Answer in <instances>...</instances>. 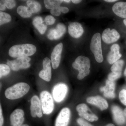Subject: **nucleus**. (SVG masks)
Segmentation results:
<instances>
[{
  "mask_svg": "<svg viewBox=\"0 0 126 126\" xmlns=\"http://www.w3.org/2000/svg\"><path fill=\"white\" fill-rule=\"evenodd\" d=\"M30 89L29 85L27 83H19L7 88L5 91V96L11 100L19 99L27 93Z\"/></svg>",
  "mask_w": 126,
  "mask_h": 126,
  "instance_id": "obj_2",
  "label": "nucleus"
},
{
  "mask_svg": "<svg viewBox=\"0 0 126 126\" xmlns=\"http://www.w3.org/2000/svg\"><path fill=\"white\" fill-rule=\"evenodd\" d=\"M11 20V16L5 12H0V25L9 23Z\"/></svg>",
  "mask_w": 126,
  "mask_h": 126,
  "instance_id": "obj_27",
  "label": "nucleus"
},
{
  "mask_svg": "<svg viewBox=\"0 0 126 126\" xmlns=\"http://www.w3.org/2000/svg\"></svg>",
  "mask_w": 126,
  "mask_h": 126,
  "instance_id": "obj_47",
  "label": "nucleus"
},
{
  "mask_svg": "<svg viewBox=\"0 0 126 126\" xmlns=\"http://www.w3.org/2000/svg\"><path fill=\"white\" fill-rule=\"evenodd\" d=\"M68 90L67 87L64 84L55 85L53 90V96L55 101L60 102L63 101L66 96Z\"/></svg>",
  "mask_w": 126,
  "mask_h": 126,
  "instance_id": "obj_7",
  "label": "nucleus"
},
{
  "mask_svg": "<svg viewBox=\"0 0 126 126\" xmlns=\"http://www.w3.org/2000/svg\"><path fill=\"white\" fill-rule=\"evenodd\" d=\"M2 1L4 3V4L8 9H12L14 8L16 5V1L13 0H3Z\"/></svg>",
  "mask_w": 126,
  "mask_h": 126,
  "instance_id": "obj_32",
  "label": "nucleus"
},
{
  "mask_svg": "<svg viewBox=\"0 0 126 126\" xmlns=\"http://www.w3.org/2000/svg\"><path fill=\"white\" fill-rule=\"evenodd\" d=\"M124 75L126 77V69H125V71H124Z\"/></svg>",
  "mask_w": 126,
  "mask_h": 126,
  "instance_id": "obj_45",
  "label": "nucleus"
},
{
  "mask_svg": "<svg viewBox=\"0 0 126 126\" xmlns=\"http://www.w3.org/2000/svg\"><path fill=\"white\" fill-rule=\"evenodd\" d=\"M65 32L66 28L65 25L62 23H59L55 29L50 31L48 34V38L50 40L58 39L63 36Z\"/></svg>",
  "mask_w": 126,
  "mask_h": 126,
  "instance_id": "obj_17",
  "label": "nucleus"
},
{
  "mask_svg": "<svg viewBox=\"0 0 126 126\" xmlns=\"http://www.w3.org/2000/svg\"><path fill=\"white\" fill-rule=\"evenodd\" d=\"M124 64V60H120L113 64L111 68L112 72H121Z\"/></svg>",
  "mask_w": 126,
  "mask_h": 126,
  "instance_id": "obj_26",
  "label": "nucleus"
},
{
  "mask_svg": "<svg viewBox=\"0 0 126 126\" xmlns=\"http://www.w3.org/2000/svg\"><path fill=\"white\" fill-rule=\"evenodd\" d=\"M55 19L51 16H46L45 19L46 23L48 25L53 24L55 22Z\"/></svg>",
  "mask_w": 126,
  "mask_h": 126,
  "instance_id": "obj_34",
  "label": "nucleus"
},
{
  "mask_svg": "<svg viewBox=\"0 0 126 126\" xmlns=\"http://www.w3.org/2000/svg\"><path fill=\"white\" fill-rule=\"evenodd\" d=\"M33 24L41 34H44L47 29V26L43 24V19L40 16H36L33 20Z\"/></svg>",
  "mask_w": 126,
  "mask_h": 126,
  "instance_id": "obj_21",
  "label": "nucleus"
},
{
  "mask_svg": "<svg viewBox=\"0 0 126 126\" xmlns=\"http://www.w3.org/2000/svg\"><path fill=\"white\" fill-rule=\"evenodd\" d=\"M68 29L69 33L70 36L75 38L81 37L83 33V28L81 24L78 22L69 24Z\"/></svg>",
  "mask_w": 126,
  "mask_h": 126,
  "instance_id": "obj_19",
  "label": "nucleus"
},
{
  "mask_svg": "<svg viewBox=\"0 0 126 126\" xmlns=\"http://www.w3.org/2000/svg\"><path fill=\"white\" fill-rule=\"evenodd\" d=\"M40 102L43 113L49 115L54 109V103L52 95L48 92L43 91L40 94Z\"/></svg>",
  "mask_w": 126,
  "mask_h": 126,
  "instance_id": "obj_5",
  "label": "nucleus"
},
{
  "mask_svg": "<svg viewBox=\"0 0 126 126\" xmlns=\"http://www.w3.org/2000/svg\"><path fill=\"white\" fill-rule=\"evenodd\" d=\"M60 10H61V12L64 14H66V13H68L69 11L67 7H61Z\"/></svg>",
  "mask_w": 126,
  "mask_h": 126,
  "instance_id": "obj_37",
  "label": "nucleus"
},
{
  "mask_svg": "<svg viewBox=\"0 0 126 126\" xmlns=\"http://www.w3.org/2000/svg\"><path fill=\"white\" fill-rule=\"evenodd\" d=\"M105 1L108 2H114L115 1H117L116 0H105Z\"/></svg>",
  "mask_w": 126,
  "mask_h": 126,
  "instance_id": "obj_40",
  "label": "nucleus"
},
{
  "mask_svg": "<svg viewBox=\"0 0 126 126\" xmlns=\"http://www.w3.org/2000/svg\"><path fill=\"white\" fill-rule=\"evenodd\" d=\"M60 8H61V6H60L51 9L50 10V13L53 15L56 16H59L61 13Z\"/></svg>",
  "mask_w": 126,
  "mask_h": 126,
  "instance_id": "obj_35",
  "label": "nucleus"
},
{
  "mask_svg": "<svg viewBox=\"0 0 126 126\" xmlns=\"http://www.w3.org/2000/svg\"><path fill=\"white\" fill-rule=\"evenodd\" d=\"M122 73L121 72H112L110 73L108 75L109 80L114 81L119 79Z\"/></svg>",
  "mask_w": 126,
  "mask_h": 126,
  "instance_id": "obj_29",
  "label": "nucleus"
},
{
  "mask_svg": "<svg viewBox=\"0 0 126 126\" xmlns=\"http://www.w3.org/2000/svg\"><path fill=\"white\" fill-rule=\"evenodd\" d=\"M88 103L97 106L101 110H106L108 107L107 101L100 96L89 97L87 99Z\"/></svg>",
  "mask_w": 126,
  "mask_h": 126,
  "instance_id": "obj_15",
  "label": "nucleus"
},
{
  "mask_svg": "<svg viewBox=\"0 0 126 126\" xmlns=\"http://www.w3.org/2000/svg\"><path fill=\"white\" fill-rule=\"evenodd\" d=\"M4 118L2 114V109L1 105L0 106V126H2L4 123Z\"/></svg>",
  "mask_w": 126,
  "mask_h": 126,
  "instance_id": "obj_36",
  "label": "nucleus"
},
{
  "mask_svg": "<svg viewBox=\"0 0 126 126\" xmlns=\"http://www.w3.org/2000/svg\"><path fill=\"white\" fill-rule=\"evenodd\" d=\"M112 9L115 15L126 19V2L120 1L115 3Z\"/></svg>",
  "mask_w": 126,
  "mask_h": 126,
  "instance_id": "obj_20",
  "label": "nucleus"
},
{
  "mask_svg": "<svg viewBox=\"0 0 126 126\" xmlns=\"http://www.w3.org/2000/svg\"><path fill=\"white\" fill-rule=\"evenodd\" d=\"M51 60L48 58H46L43 61V69L40 71L39 75L41 78L47 82H49L52 77Z\"/></svg>",
  "mask_w": 126,
  "mask_h": 126,
  "instance_id": "obj_12",
  "label": "nucleus"
},
{
  "mask_svg": "<svg viewBox=\"0 0 126 126\" xmlns=\"http://www.w3.org/2000/svg\"><path fill=\"white\" fill-rule=\"evenodd\" d=\"M115 82L108 79L106 81V86L100 88V90L103 92L104 96L106 97L113 98L115 97Z\"/></svg>",
  "mask_w": 126,
  "mask_h": 126,
  "instance_id": "obj_18",
  "label": "nucleus"
},
{
  "mask_svg": "<svg viewBox=\"0 0 126 126\" xmlns=\"http://www.w3.org/2000/svg\"><path fill=\"white\" fill-rule=\"evenodd\" d=\"M24 112L20 109H16L12 112L10 117L12 126H21L24 121Z\"/></svg>",
  "mask_w": 126,
  "mask_h": 126,
  "instance_id": "obj_13",
  "label": "nucleus"
},
{
  "mask_svg": "<svg viewBox=\"0 0 126 126\" xmlns=\"http://www.w3.org/2000/svg\"><path fill=\"white\" fill-rule=\"evenodd\" d=\"M63 46L62 43H59L55 46L51 54V61L54 69H56L59 65Z\"/></svg>",
  "mask_w": 126,
  "mask_h": 126,
  "instance_id": "obj_11",
  "label": "nucleus"
},
{
  "mask_svg": "<svg viewBox=\"0 0 126 126\" xmlns=\"http://www.w3.org/2000/svg\"><path fill=\"white\" fill-rule=\"evenodd\" d=\"M63 0H45L44 1L46 7L48 9H52L55 7H59Z\"/></svg>",
  "mask_w": 126,
  "mask_h": 126,
  "instance_id": "obj_24",
  "label": "nucleus"
},
{
  "mask_svg": "<svg viewBox=\"0 0 126 126\" xmlns=\"http://www.w3.org/2000/svg\"><path fill=\"white\" fill-rule=\"evenodd\" d=\"M70 116V109L64 108L61 110L55 121V126H68Z\"/></svg>",
  "mask_w": 126,
  "mask_h": 126,
  "instance_id": "obj_8",
  "label": "nucleus"
},
{
  "mask_svg": "<svg viewBox=\"0 0 126 126\" xmlns=\"http://www.w3.org/2000/svg\"><path fill=\"white\" fill-rule=\"evenodd\" d=\"M106 126H115L114 124H111V123H110V124H109L106 125Z\"/></svg>",
  "mask_w": 126,
  "mask_h": 126,
  "instance_id": "obj_41",
  "label": "nucleus"
},
{
  "mask_svg": "<svg viewBox=\"0 0 126 126\" xmlns=\"http://www.w3.org/2000/svg\"><path fill=\"white\" fill-rule=\"evenodd\" d=\"M90 49L94 54L96 61L98 63H102L103 61V58L101 34L99 33H96L93 36L90 43Z\"/></svg>",
  "mask_w": 126,
  "mask_h": 126,
  "instance_id": "obj_4",
  "label": "nucleus"
},
{
  "mask_svg": "<svg viewBox=\"0 0 126 126\" xmlns=\"http://www.w3.org/2000/svg\"><path fill=\"white\" fill-rule=\"evenodd\" d=\"M36 47L31 44L18 45L12 47L9 50V55L13 58L27 57L36 52Z\"/></svg>",
  "mask_w": 126,
  "mask_h": 126,
  "instance_id": "obj_1",
  "label": "nucleus"
},
{
  "mask_svg": "<svg viewBox=\"0 0 126 126\" xmlns=\"http://www.w3.org/2000/svg\"><path fill=\"white\" fill-rule=\"evenodd\" d=\"M77 122L80 126H93L92 124L81 118L77 119Z\"/></svg>",
  "mask_w": 126,
  "mask_h": 126,
  "instance_id": "obj_33",
  "label": "nucleus"
},
{
  "mask_svg": "<svg viewBox=\"0 0 126 126\" xmlns=\"http://www.w3.org/2000/svg\"><path fill=\"white\" fill-rule=\"evenodd\" d=\"M27 6L29 7L32 13H36L39 12L41 9V5L38 2L34 0H28L27 1Z\"/></svg>",
  "mask_w": 126,
  "mask_h": 126,
  "instance_id": "obj_23",
  "label": "nucleus"
},
{
  "mask_svg": "<svg viewBox=\"0 0 126 126\" xmlns=\"http://www.w3.org/2000/svg\"><path fill=\"white\" fill-rule=\"evenodd\" d=\"M31 114L33 117L41 118L43 116L42 107L40 100L38 97L35 95L31 99V105L30 106Z\"/></svg>",
  "mask_w": 126,
  "mask_h": 126,
  "instance_id": "obj_9",
  "label": "nucleus"
},
{
  "mask_svg": "<svg viewBox=\"0 0 126 126\" xmlns=\"http://www.w3.org/2000/svg\"><path fill=\"white\" fill-rule=\"evenodd\" d=\"M120 37V34L117 31L114 29L111 30L109 28L104 30L102 35L103 40L107 44L115 43L119 39Z\"/></svg>",
  "mask_w": 126,
  "mask_h": 126,
  "instance_id": "obj_10",
  "label": "nucleus"
},
{
  "mask_svg": "<svg viewBox=\"0 0 126 126\" xmlns=\"http://www.w3.org/2000/svg\"><path fill=\"white\" fill-rule=\"evenodd\" d=\"M72 66L75 69L79 70L78 79H83L89 75L90 73V60L83 56H79L72 64Z\"/></svg>",
  "mask_w": 126,
  "mask_h": 126,
  "instance_id": "obj_3",
  "label": "nucleus"
},
{
  "mask_svg": "<svg viewBox=\"0 0 126 126\" xmlns=\"http://www.w3.org/2000/svg\"><path fill=\"white\" fill-rule=\"evenodd\" d=\"M124 114L125 117H126V108L125 109L124 111Z\"/></svg>",
  "mask_w": 126,
  "mask_h": 126,
  "instance_id": "obj_42",
  "label": "nucleus"
},
{
  "mask_svg": "<svg viewBox=\"0 0 126 126\" xmlns=\"http://www.w3.org/2000/svg\"><path fill=\"white\" fill-rule=\"evenodd\" d=\"M21 126H29V125H27V124H23V125H22Z\"/></svg>",
  "mask_w": 126,
  "mask_h": 126,
  "instance_id": "obj_46",
  "label": "nucleus"
},
{
  "mask_svg": "<svg viewBox=\"0 0 126 126\" xmlns=\"http://www.w3.org/2000/svg\"><path fill=\"white\" fill-rule=\"evenodd\" d=\"M119 98L122 103L126 106V90L122 89L119 94Z\"/></svg>",
  "mask_w": 126,
  "mask_h": 126,
  "instance_id": "obj_31",
  "label": "nucleus"
},
{
  "mask_svg": "<svg viewBox=\"0 0 126 126\" xmlns=\"http://www.w3.org/2000/svg\"><path fill=\"white\" fill-rule=\"evenodd\" d=\"M10 72V68L6 64H0V78H1L4 76L9 74Z\"/></svg>",
  "mask_w": 126,
  "mask_h": 126,
  "instance_id": "obj_28",
  "label": "nucleus"
},
{
  "mask_svg": "<svg viewBox=\"0 0 126 126\" xmlns=\"http://www.w3.org/2000/svg\"><path fill=\"white\" fill-rule=\"evenodd\" d=\"M18 14L21 17L24 18H29L32 13L27 7L24 6H20L17 8Z\"/></svg>",
  "mask_w": 126,
  "mask_h": 126,
  "instance_id": "obj_22",
  "label": "nucleus"
},
{
  "mask_svg": "<svg viewBox=\"0 0 126 126\" xmlns=\"http://www.w3.org/2000/svg\"><path fill=\"white\" fill-rule=\"evenodd\" d=\"M6 9V6L4 4L0 3V10L1 11L4 10Z\"/></svg>",
  "mask_w": 126,
  "mask_h": 126,
  "instance_id": "obj_38",
  "label": "nucleus"
},
{
  "mask_svg": "<svg viewBox=\"0 0 126 126\" xmlns=\"http://www.w3.org/2000/svg\"><path fill=\"white\" fill-rule=\"evenodd\" d=\"M79 115L81 117L90 122L96 121L98 119V117L96 115L94 114L89 113L87 112H79Z\"/></svg>",
  "mask_w": 126,
  "mask_h": 126,
  "instance_id": "obj_25",
  "label": "nucleus"
},
{
  "mask_svg": "<svg viewBox=\"0 0 126 126\" xmlns=\"http://www.w3.org/2000/svg\"><path fill=\"white\" fill-rule=\"evenodd\" d=\"M31 60L29 57L17 58L15 60L7 61V65L12 70L17 71L20 69L28 68L31 66L29 62Z\"/></svg>",
  "mask_w": 126,
  "mask_h": 126,
  "instance_id": "obj_6",
  "label": "nucleus"
},
{
  "mask_svg": "<svg viewBox=\"0 0 126 126\" xmlns=\"http://www.w3.org/2000/svg\"><path fill=\"white\" fill-rule=\"evenodd\" d=\"M76 109L79 113L87 112L89 110L87 106L84 103H81L78 105L76 107Z\"/></svg>",
  "mask_w": 126,
  "mask_h": 126,
  "instance_id": "obj_30",
  "label": "nucleus"
},
{
  "mask_svg": "<svg viewBox=\"0 0 126 126\" xmlns=\"http://www.w3.org/2000/svg\"><path fill=\"white\" fill-rule=\"evenodd\" d=\"M71 1L69 0H63V1H64V2H68V3H69V2H70Z\"/></svg>",
  "mask_w": 126,
  "mask_h": 126,
  "instance_id": "obj_43",
  "label": "nucleus"
},
{
  "mask_svg": "<svg viewBox=\"0 0 126 126\" xmlns=\"http://www.w3.org/2000/svg\"><path fill=\"white\" fill-rule=\"evenodd\" d=\"M82 1V0H72V1L73 3L74 4H78Z\"/></svg>",
  "mask_w": 126,
  "mask_h": 126,
  "instance_id": "obj_39",
  "label": "nucleus"
},
{
  "mask_svg": "<svg viewBox=\"0 0 126 126\" xmlns=\"http://www.w3.org/2000/svg\"><path fill=\"white\" fill-rule=\"evenodd\" d=\"M120 47L117 44H114L110 48V52L107 57V59L110 64H113L119 60L121 57L122 54L119 52Z\"/></svg>",
  "mask_w": 126,
  "mask_h": 126,
  "instance_id": "obj_14",
  "label": "nucleus"
},
{
  "mask_svg": "<svg viewBox=\"0 0 126 126\" xmlns=\"http://www.w3.org/2000/svg\"><path fill=\"white\" fill-rule=\"evenodd\" d=\"M113 119L119 126H123L126 123V119L124 112L118 106H113L111 108Z\"/></svg>",
  "mask_w": 126,
  "mask_h": 126,
  "instance_id": "obj_16",
  "label": "nucleus"
},
{
  "mask_svg": "<svg viewBox=\"0 0 126 126\" xmlns=\"http://www.w3.org/2000/svg\"><path fill=\"white\" fill-rule=\"evenodd\" d=\"M123 22H124V25H126V19H124V20H123Z\"/></svg>",
  "mask_w": 126,
  "mask_h": 126,
  "instance_id": "obj_44",
  "label": "nucleus"
}]
</instances>
